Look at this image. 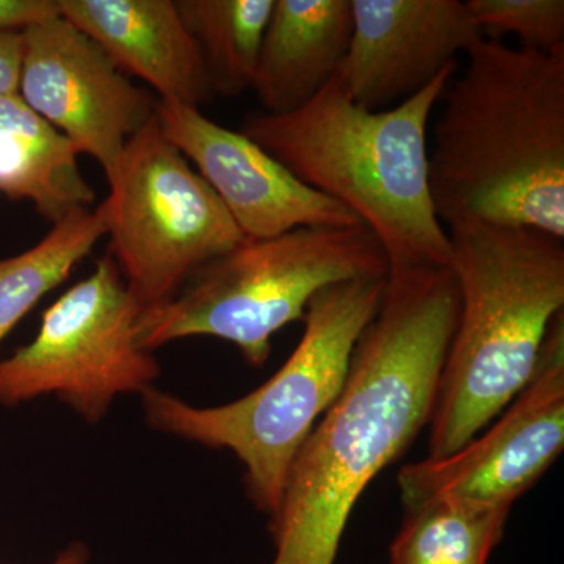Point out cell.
I'll return each instance as SVG.
<instances>
[{
    "mask_svg": "<svg viewBox=\"0 0 564 564\" xmlns=\"http://www.w3.org/2000/svg\"><path fill=\"white\" fill-rule=\"evenodd\" d=\"M459 314L451 265L389 270L339 399L293 459L270 518L272 564H334L370 481L432 417Z\"/></svg>",
    "mask_w": 564,
    "mask_h": 564,
    "instance_id": "cell-1",
    "label": "cell"
},
{
    "mask_svg": "<svg viewBox=\"0 0 564 564\" xmlns=\"http://www.w3.org/2000/svg\"><path fill=\"white\" fill-rule=\"evenodd\" d=\"M445 88L429 152L444 228L538 229L564 240V50H513L480 39Z\"/></svg>",
    "mask_w": 564,
    "mask_h": 564,
    "instance_id": "cell-2",
    "label": "cell"
},
{
    "mask_svg": "<svg viewBox=\"0 0 564 564\" xmlns=\"http://www.w3.org/2000/svg\"><path fill=\"white\" fill-rule=\"evenodd\" d=\"M455 73L456 63L413 98L369 110L337 70L302 109L252 111L240 132L347 207L377 237L389 270L451 265V240L430 195L429 122Z\"/></svg>",
    "mask_w": 564,
    "mask_h": 564,
    "instance_id": "cell-3",
    "label": "cell"
},
{
    "mask_svg": "<svg viewBox=\"0 0 564 564\" xmlns=\"http://www.w3.org/2000/svg\"><path fill=\"white\" fill-rule=\"evenodd\" d=\"M447 234L459 314L430 417L429 458L455 454L502 413L564 311V240L486 223Z\"/></svg>",
    "mask_w": 564,
    "mask_h": 564,
    "instance_id": "cell-4",
    "label": "cell"
},
{
    "mask_svg": "<svg viewBox=\"0 0 564 564\" xmlns=\"http://www.w3.org/2000/svg\"><path fill=\"white\" fill-rule=\"evenodd\" d=\"M386 280L358 278L318 292L304 315L302 340L256 391L199 408L151 388L141 393L147 422L158 432L232 452L243 464L248 497L272 518L293 459L343 392L352 351L380 307Z\"/></svg>",
    "mask_w": 564,
    "mask_h": 564,
    "instance_id": "cell-5",
    "label": "cell"
},
{
    "mask_svg": "<svg viewBox=\"0 0 564 564\" xmlns=\"http://www.w3.org/2000/svg\"><path fill=\"white\" fill-rule=\"evenodd\" d=\"M388 274V256L364 225L243 239L203 267L184 292L141 311L137 340L152 352L187 337H217L236 345L250 366L262 367L274 334L303 322L323 289Z\"/></svg>",
    "mask_w": 564,
    "mask_h": 564,
    "instance_id": "cell-6",
    "label": "cell"
},
{
    "mask_svg": "<svg viewBox=\"0 0 564 564\" xmlns=\"http://www.w3.org/2000/svg\"><path fill=\"white\" fill-rule=\"evenodd\" d=\"M107 209L109 254L143 310L170 302L242 232L151 118L126 144Z\"/></svg>",
    "mask_w": 564,
    "mask_h": 564,
    "instance_id": "cell-7",
    "label": "cell"
},
{
    "mask_svg": "<svg viewBox=\"0 0 564 564\" xmlns=\"http://www.w3.org/2000/svg\"><path fill=\"white\" fill-rule=\"evenodd\" d=\"M141 311L117 263L104 256L44 311L35 339L0 361V404L57 397L98 423L117 397L154 388L161 364L137 340Z\"/></svg>",
    "mask_w": 564,
    "mask_h": 564,
    "instance_id": "cell-8",
    "label": "cell"
},
{
    "mask_svg": "<svg viewBox=\"0 0 564 564\" xmlns=\"http://www.w3.org/2000/svg\"><path fill=\"white\" fill-rule=\"evenodd\" d=\"M496 419L455 454L400 469L406 511L441 500L511 508L558 459L564 448V311L549 326L529 383Z\"/></svg>",
    "mask_w": 564,
    "mask_h": 564,
    "instance_id": "cell-9",
    "label": "cell"
},
{
    "mask_svg": "<svg viewBox=\"0 0 564 564\" xmlns=\"http://www.w3.org/2000/svg\"><path fill=\"white\" fill-rule=\"evenodd\" d=\"M21 33V98L80 154L91 155L113 184L126 144L154 117L158 99L61 13Z\"/></svg>",
    "mask_w": 564,
    "mask_h": 564,
    "instance_id": "cell-10",
    "label": "cell"
},
{
    "mask_svg": "<svg viewBox=\"0 0 564 564\" xmlns=\"http://www.w3.org/2000/svg\"><path fill=\"white\" fill-rule=\"evenodd\" d=\"M155 117L163 135L207 182L243 239L362 225L343 204L304 184L254 141L212 121L198 107L158 99Z\"/></svg>",
    "mask_w": 564,
    "mask_h": 564,
    "instance_id": "cell-11",
    "label": "cell"
},
{
    "mask_svg": "<svg viewBox=\"0 0 564 564\" xmlns=\"http://www.w3.org/2000/svg\"><path fill=\"white\" fill-rule=\"evenodd\" d=\"M351 39L339 66L352 99L388 110L421 93L484 39L462 0H350Z\"/></svg>",
    "mask_w": 564,
    "mask_h": 564,
    "instance_id": "cell-12",
    "label": "cell"
},
{
    "mask_svg": "<svg viewBox=\"0 0 564 564\" xmlns=\"http://www.w3.org/2000/svg\"><path fill=\"white\" fill-rule=\"evenodd\" d=\"M58 13L95 41L159 101L198 107L214 98L198 47L174 0H57Z\"/></svg>",
    "mask_w": 564,
    "mask_h": 564,
    "instance_id": "cell-13",
    "label": "cell"
},
{
    "mask_svg": "<svg viewBox=\"0 0 564 564\" xmlns=\"http://www.w3.org/2000/svg\"><path fill=\"white\" fill-rule=\"evenodd\" d=\"M351 29L350 0H274L251 87L262 111L313 101L339 69Z\"/></svg>",
    "mask_w": 564,
    "mask_h": 564,
    "instance_id": "cell-14",
    "label": "cell"
},
{
    "mask_svg": "<svg viewBox=\"0 0 564 564\" xmlns=\"http://www.w3.org/2000/svg\"><path fill=\"white\" fill-rule=\"evenodd\" d=\"M79 154L20 93L0 96V193L7 198L31 202L52 225L88 209L96 195L80 172Z\"/></svg>",
    "mask_w": 564,
    "mask_h": 564,
    "instance_id": "cell-15",
    "label": "cell"
},
{
    "mask_svg": "<svg viewBox=\"0 0 564 564\" xmlns=\"http://www.w3.org/2000/svg\"><path fill=\"white\" fill-rule=\"evenodd\" d=\"M214 96L251 90L274 0H174Z\"/></svg>",
    "mask_w": 564,
    "mask_h": 564,
    "instance_id": "cell-16",
    "label": "cell"
},
{
    "mask_svg": "<svg viewBox=\"0 0 564 564\" xmlns=\"http://www.w3.org/2000/svg\"><path fill=\"white\" fill-rule=\"evenodd\" d=\"M107 236L106 204L73 212L31 250L0 259V344Z\"/></svg>",
    "mask_w": 564,
    "mask_h": 564,
    "instance_id": "cell-17",
    "label": "cell"
},
{
    "mask_svg": "<svg viewBox=\"0 0 564 564\" xmlns=\"http://www.w3.org/2000/svg\"><path fill=\"white\" fill-rule=\"evenodd\" d=\"M511 508L441 500L406 511L391 564H488Z\"/></svg>",
    "mask_w": 564,
    "mask_h": 564,
    "instance_id": "cell-18",
    "label": "cell"
},
{
    "mask_svg": "<svg viewBox=\"0 0 564 564\" xmlns=\"http://www.w3.org/2000/svg\"><path fill=\"white\" fill-rule=\"evenodd\" d=\"M466 6L481 32L511 33L522 50H564L563 0H467Z\"/></svg>",
    "mask_w": 564,
    "mask_h": 564,
    "instance_id": "cell-19",
    "label": "cell"
},
{
    "mask_svg": "<svg viewBox=\"0 0 564 564\" xmlns=\"http://www.w3.org/2000/svg\"><path fill=\"white\" fill-rule=\"evenodd\" d=\"M57 14V0H0V31L22 32Z\"/></svg>",
    "mask_w": 564,
    "mask_h": 564,
    "instance_id": "cell-20",
    "label": "cell"
},
{
    "mask_svg": "<svg viewBox=\"0 0 564 564\" xmlns=\"http://www.w3.org/2000/svg\"><path fill=\"white\" fill-rule=\"evenodd\" d=\"M22 33L0 31V96L20 90Z\"/></svg>",
    "mask_w": 564,
    "mask_h": 564,
    "instance_id": "cell-21",
    "label": "cell"
},
{
    "mask_svg": "<svg viewBox=\"0 0 564 564\" xmlns=\"http://www.w3.org/2000/svg\"><path fill=\"white\" fill-rule=\"evenodd\" d=\"M88 558H90V554H88L87 547L84 544L74 543L62 551L57 558L50 564H88Z\"/></svg>",
    "mask_w": 564,
    "mask_h": 564,
    "instance_id": "cell-22",
    "label": "cell"
}]
</instances>
